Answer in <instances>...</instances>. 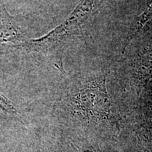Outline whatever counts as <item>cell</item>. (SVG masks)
<instances>
[{
  "label": "cell",
  "instance_id": "1",
  "mask_svg": "<svg viewBox=\"0 0 152 152\" xmlns=\"http://www.w3.org/2000/svg\"><path fill=\"white\" fill-rule=\"evenodd\" d=\"M96 0H81L69 16L52 31L19 45L28 52L49 53L61 47L78 30L92 14Z\"/></svg>",
  "mask_w": 152,
  "mask_h": 152
},
{
  "label": "cell",
  "instance_id": "6",
  "mask_svg": "<svg viewBox=\"0 0 152 152\" xmlns=\"http://www.w3.org/2000/svg\"><path fill=\"white\" fill-rule=\"evenodd\" d=\"M152 18V1L150 4L147 9L139 17L137 23V30L138 31L141 28L144 27V26Z\"/></svg>",
  "mask_w": 152,
  "mask_h": 152
},
{
  "label": "cell",
  "instance_id": "4",
  "mask_svg": "<svg viewBox=\"0 0 152 152\" xmlns=\"http://www.w3.org/2000/svg\"><path fill=\"white\" fill-rule=\"evenodd\" d=\"M133 77L139 86H143L152 78V39L139 52L133 68Z\"/></svg>",
  "mask_w": 152,
  "mask_h": 152
},
{
  "label": "cell",
  "instance_id": "5",
  "mask_svg": "<svg viewBox=\"0 0 152 152\" xmlns=\"http://www.w3.org/2000/svg\"><path fill=\"white\" fill-rule=\"evenodd\" d=\"M0 109L5 114L11 116L16 115L18 114V111L15 108L14 104L1 92H0Z\"/></svg>",
  "mask_w": 152,
  "mask_h": 152
},
{
  "label": "cell",
  "instance_id": "2",
  "mask_svg": "<svg viewBox=\"0 0 152 152\" xmlns=\"http://www.w3.org/2000/svg\"><path fill=\"white\" fill-rule=\"evenodd\" d=\"M77 103L82 111L95 117L109 115L111 99L106 88V76L89 82L77 94Z\"/></svg>",
  "mask_w": 152,
  "mask_h": 152
},
{
  "label": "cell",
  "instance_id": "3",
  "mask_svg": "<svg viewBox=\"0 0 152 152\" xmlns=\"http://www.w3.org/2000/svg\"><path fill=\"white\" fill-rule=\"evenodd\" d=\"M26 35L16 18L9 13L0 2V45L4 43L21 44L27 41Z\"/></svg>",
  "mask_w": 152,
  "mask_h": 152
}]
</instances>
